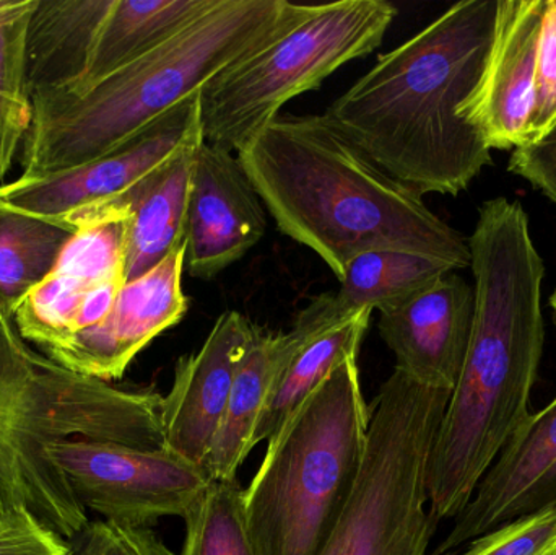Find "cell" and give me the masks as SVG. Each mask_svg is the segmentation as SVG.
Returning a JSON list of instances; mask_svg holds the SVG:
<instances>
[{
  "label": "cell",
  "mask_w": 556,
  "mask_h": 555,
  "mask_svg": "<svg viewBox=\"0 0 556 555\" xmlns=\"http://www.w3.org/2000/svg\"><path fill=\"white\" fill-rule=\"evenodd\" d=\"M182 273L185 247L173 251L146 276L126 282L106 321L75 336L49 358L75 374L108 383L123 377L156 336L178 325L188 313Z\"/></svg>",
  "instance_id": "obj_15"
},
{
  "label": "cell",
  "mask_w": 556,
  "mask_h": 555,
  "mask_svg": "<svg viewBox=\"0 0 556 555\" xmlns=\"http://www.w3.org/2000/svg\"><path fill=\"white\" fill-rule=\"evenodd\" d=\"M329 299L324 293L301 310L290 332L270 335L257 328L235 375L224 420L204 462L212 481H237L238 469L256 446L254 436L267 401L298 349L320 329L350 319L340 316Z\"/></svg>",
  "instance_id": "obj_19"
},
{
  "label": "cell",
  "mask_w": 556,
  "mask_h": 555,
  "mask_svg": "<svg viewBox=\"0 0 556 555\" xmlns=\"http://www.w3.org/2000/svg\"><path fill=\"white\" fill-rule=\"evenodd\" d=\"M267 230L266 205L240 159L202 142L186 220L185 269L211 280L256 247Z\"/></svg>",
  "instance_id": "obj_13"
},
{
  "label": "cell",
  "mask_w": 556,
  "mask_h": 555,
  "mask_svg": "<svg viewBox=\"0 0 556 555\" xmlns=\"http://www.w3.org/2000/svg\"><path fill=\"white\" fill-rule=\"evenodd\" d=\"M256 331L241 313H222L204 345L176 362L175 380L162 398L166 450L204 466L224 420L235 375Z\"/></svg>",
  "instance_id": "obj_18"
},
{
  "label": "cell",
  "mask_w": 556,
  "mask_h": 555,
  "mask_svg": "<svg viewBox=\"0 0 556 555\" xmlns=\"http://www.w3.org/2000/svg\"><path fill=\"white\" fill-rule=\"evenodd\" d=\"M127 220L74 234L54 269L13 310L22 338L46 357L113 312L126 286Z\"/></svg>",
  "instance_id": "obj_12"
},
{
  "label": "cell",
  "mask_w": 556,
  "mask_h": 555,
  "mask_svg": "<svg viewBox=\"0 0 556 555\" xmlns=\"http://www.w3.org/2000/svg\"><path fill=\"white\" fill-rule=\"evenodd\" d=\"M356 358L343 361L269 440L244 489L257 555H319L362 471L371 407Z\"/></svg>",
  "instance_id": "obj_6"
},
{
  "label": "cell",
  "mask_w": 556,
  "mask_h": 555,
  "mask_svg": "<svg viewBox=\"0 0 556 555\" xmlns=\"http://www.w3.org/2000/svg\"><path fill=\"white\" fill-rule=\"evenodd\" d=\"M548 510H556V398L513 433L433 555Z\"/></svg>",
  "instance_id": "obj_14"
},
{
  "label": "cell",
  "mask_w": 556,
  "mask_h": 555,
  "mask_svg": "<svg viewBox=\"0 0 556 555\" xmlns=\"http://www.w3.org/2000/svg\"><path fill=\"white\" fill-rule=\"evenodd\" d=\"M508 169L528 179L556 204V124L541 139L516 149Z\"/></svg>",
  "instance_id": "obj_29"
},
{
  "label": "cell",
  "mask_w": 556,
  "mask_h": 555,
  "mask_svg": "<svg viewBox=\"0 0 556 555\" xmlns=\"http://www.w3.org/2000/svg\"><path fill=\"white\" fill-rule=\"evenodd\" d=\"M199 140H204L201 93L111 155L55 175L3 182L0 207L45 218L71 234L129 217L127 207L136 189Z\"/></svg>",
  "instance_id": "obj_10"
},
{
  "label": "cell",
  "mask_w": 556,
  "mask_h": 555,
  "mask_svg": "<svg viewBox=\"0 0 556 555\" xmlns=\"http://www.w3.org/2000/svg\"><path fill=\"white\" fill-rule=\"evenodd\" d=\"M176 153L134 192L127 207L126 282L146 276L173 251L185 247L189 194L199 147Z\"/></svg>",
  "instance_id": "obj_20"
},
{
  "label": "cell",
  "mask_w": 556,
  "mask_h": 555,
  "mask_svg": "<svg viewBox=\"0 0 556 555\" xmlns=\"http://www.w3.org/2000/svg\"><path fill=\"white\" fill-rule=\"evenodd\" d=\"M551 306H552V310H554L555 318H556V289L554 290V293H552V297H551Z\"/></svg>",
  "instance_id": "obj_30"
},
{
  "label": "cell",
  "mask_w": 556,
  "mask_h": 555,
  "mask_svg": "<svg viewBox=\"0 0 556 555\" xmlns=\"http://www.w3.org/2000/svg\"><path fill=\"white\" fill-rule=\"evenodd\" d=\"M185 524L179 555H257L244 518V489L237 481H212Z\"/></svg>",
  "instance_id": "obj_24"
},
{
  "label": "cell",
  "mask_w": 556,
  "mask_h": 555,
  "mask_svg": "<svg viewBox=\"0 0 556 555\" xmlns=\"http://www.w3.org/2000/svg\"><path fill=\"white\" fill-rule=\"evenodd\" d=\"M459 555H556V510L509 521L473 540Z\"/></svg>",
  "instance_id": "obj_25"
},
{
  "label": "cell",
  "mask_w": 556,
  "mask_h": 555,
  "mask_svg": "<svg viewBox=\"0 0 556 555\" xmlns=\"http://www.w3.org/2000/svg\"><path fill=\"white\" fill-rule=\"evenodd\" d=\"M72 237L45 218L0 207V302L10 312L54 269Z\"/></svg>",
  "instance_id": "obj_23"
},
{
  "label": "cell",
  "mask_w": 556,
  "mask_h": 555,
  "mask_svg": "<svg viewBox=\"0 0 556 555\" xmlns=\"http://www.w3.org/2000/svg\"><path fill=\"white\" fill-rule=\"evenodd\" d=\"M46 455L81 507L103 520L147 528L188 514L212 479L204 466L169 450H140L97 440H55Z\"/></svg>",
  "instance_id": "obj_11"
},
{
  "label": "cell",
  "mask_w": 556,
  "mask_h": 555,
  "mask_svg": "<svg viewBox=\"0 0 556 555\" xmlns=\"http://www.w3.org/2000/svg\"><path fill=\"white\" fill-rule=\"evenodd\" d=\"M218 0H38L26 42L31 97H80L181 33Z\"/></svg>",
  "instance_id": "obj_9"
},
{
  "label": "cell",
  "mask_w": 556,
  "mask_h": 555,
  "mask_svg": "<svg viewBox=\"0 0 556 555\" xmlns=\"http://www.w3.org/2000/svg\"><path fill=\"white\" fill-rule=\"evenodd\" d=\"M397 9L386 0L313 5L294 28L201 91L204 142L240 152L291 98L381 46Z\"/></svg>",
  "instance_id": "obj_8"
},
{
  "label": "cell",
  "mask_w": 556,
  "mask_h": 555,
  "mask_svg": "<svg viewBox=\"0 0 556 555\" xmlns=\"http://www.w3.org/2000/svg\"><path fill=\"white\" fill-rule=\"evenodd\" d=\"M544 7L545 0H500L482 77L457 111L490 150L519 149L528 142Z\"/></svg>",
  "instance_id": "obj_16"
},
{
  "label": "cell",
  "mask_w": 556,
  "mask_h": 555,
  "mask_svg": "<svg viewBox=\"0 0 556 555\" xmlns=\"http://www.w3.org/2000/svg\"><path fill=\"white\" fill-rule=\"evenodd\" d=\"M277 227L342 279L353 257L399 251L470 267L469 243L324 114L278 116L238 152Z\"/></svg>",
  "instance_id": "obj_3"
},
{
  "label": "cell",
  "mask_w": 556,
  "mask_h": 555,
  "mask_svg": "<svg viewBox=\"0 0 556 555\" xmlns=\"http://www.w3.org/2000/svg\"><path fill=\"white\" fill-rule=\"evenodd\" d=\"M369 310L353 318L320 329L311 336L288 362L278 378L273 396L261 416L254 443L269 442L288 417L307 400L311 393L336 370L343 361L358 357L359 345L368 331Z\"/></svg>",
  "instance_id": "obj_21"
},
{
  "label": "cell",
  "mask_w": 556,
  "mask_h": 555,
  "mask_svg": "<svg viewBox=\"0 0 556 555\" xmlns=\"http://www.w3.org/2000/svg\"><path fill=\"white\" fill-rule=\"evenodd\" d=\"M454 270L446 264L399 251H369L353 257L333 293L343 313L381 312L405 302Z\"/></svg>",
  "instance_id": "obj_22"
},
{
  "label": "cell",
  "mask_w": 556,
  "mask_h": 555,
  "mask_svg": "<svg viewBox=\"0 0 556 555\" xmlns=\"http://www.w3.org/2000/svg\"><path fill=\"white\" fill-rule=\"evenodd\" d=\"M498 3H454L379 55L324 116L417 194H459L492 165L485 140L457 111L482 77Z\"/></svg>",
  "instance_id": "obj_2"
},
{
  "label": "cell",
  "mask_w": 556,
  "mask_h": 555,
  "mask_svg": "<svg viewBox=\"0 0 556 555\" xmlns=\"http://www.w3.org/2000/svg\"><path fill=\"white\" fill-rule=\"evenodd\" d=\"M476 277V318L428 471L430 518L466 508L496 456L529 414L545 345V264L521 202H483L467 240Z\"/></svg>",
  "instance_id": "obj_1"
},
{
  "label": "cell",
  "mask_w": 556,
  "mask_h": 555,
  "mask_svg": "<svg viewBox=\"0 0 556 555\" xmlns=\"http://www.w3.org/2000/svg\"><path fill=\"white\" fill-rule=\"evenodd\" d=\"M450 400L392 371L371 406L355 491L319 555H427L428 471Z\"/></svg>",
  "instance_id": "obj_7"
},
{
  "label": "cell",
  "mask_w": 556,
  "mask_h": 555,
  "mask_svg": "<svg viewBox=\"0 0 556 555\" xmlns=\"http://www.w3.org/2000/svg\"><path fill=\"white\" fill-rule=\"evenodd\" d=\"M68 555H175L149 528L98 520L72 541Z\"/></svg>",
  "instance_id": "obj_27"
},
{
  "label": "cell",
  "mask_w": 556,
  "mask_h": 555,
  "mask_svg": "<svg viewBox=\"0 0 556 555\" xmlns=\"http://www.w3.org/2000/svg\"><path fill=\"white\" fill-rule=\"evenodd\" d=\"M162 398L61 367L22 338L0 302V518L25 508L72 543L88 512L46 446L97 440L163 450Z\"/></svg>",
  "instance_id": "obj_5"
},
{
  "label": "cell",
  "mask_w": 556,
  "mask_h": 555,
  "mask_svg": "<svg viewBox=\"0 0 556 555\" xmlns=\"http://www.w3.org/2000/svg\"><path fill=\"white\" fill-rule=\"evenodd\" d=\"M556 124V0H545L535 59L534 106L528 142L544 137ZM525 143V146H526Z\"/></svg>",
  "instance_id": "obj_26"
},
{
  "label": "cell",
  "mask_w": 556,
  "mask_h": 555,
  "mask_svg": "<svg viewBox=\"0 0 556 555\" xmlns=\"http://www.w3.org/2000/svg\"><path fill=\"white\" fill-rule=\"evenodd\" d=\"M473 318L476 289L451 270L417 295L381 310L378 329L395 355V370L453 393L469 351Z\"/></svg>",
  "instance_id": "obj_17"
},
{
  "label": "cell",
  "mask_w": 556,
  "mask_h": 555,
  "mask_svg": "<svg viewBox=\"0 0 556 555\" xmlns=\"http://www.w3.org/2000/svg\"><path fill=\"white\" fill-rule=\"evenodd\" d=\"M64 538L46 527L31 512L20 508L0 518V555H68Z\"/></svg>",
  "instance_id": "obj_28"
},
{
  "label": "cell",
  "mask_w": 556,
  "mask_h": 555,
  "mask_svg": "<svg viewBox=\"0 0 556 555\" xmlns=\"http://www.w3.org/2000/svg\"><path fill=\"white\" fill-rule=\"evenodd\" d=\"M311 10L287 0H218L165 45L87 93L35 94L16 178H42L111 155Z\"/></svg>",
  "instance_id": "obj_4"
}]
</instances>
